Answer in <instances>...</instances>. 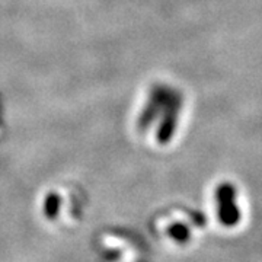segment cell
<instances>
[{"label":"cell","mask_w":262,"mask_h":262,"mask_svg":"<svg viewBox=\"0 0 262 262\" xmlns=\"http://www.w3.org/2000/svg\"><path fill=\"white\" fill-rule=\"evenodd\" d=\"M184 106V95L175 84L165 80L149 83L140 92L130 114L134 137L150 147L170 146L181 128Z\"/></svg>","instance_id":"cell-1"},{"label":"cell","mask_w":262,"mask_h":262,"mask_svg":"<svg viewBox=\"0 0 262 262\" xmlns=\"http://www.w3.org/2000/svg\"><path fill=\"white\" fill-rule=\"evenodd\" d=\"M214 204H217L215 215L217 222L226 229H232L241 225V206L237 207V192L230 184L217 188L214 192Z\"/></svg>","instance_id":"cell-2"},{"label":"cell","mask_w":262,"mask_h":262,"mask_svg":"<svg viewBox=\"0 0 262 262\" xmlns=\"http://www.w3.org/2000/svg\"><path fill=\"white\" fill-rule=\"evenodd\" d=\"M8 127H9V124H8V106H6L5 96L0 92V141L5 139Z\"/></svg>","instance_id":"cell-3"}]
</instances>
